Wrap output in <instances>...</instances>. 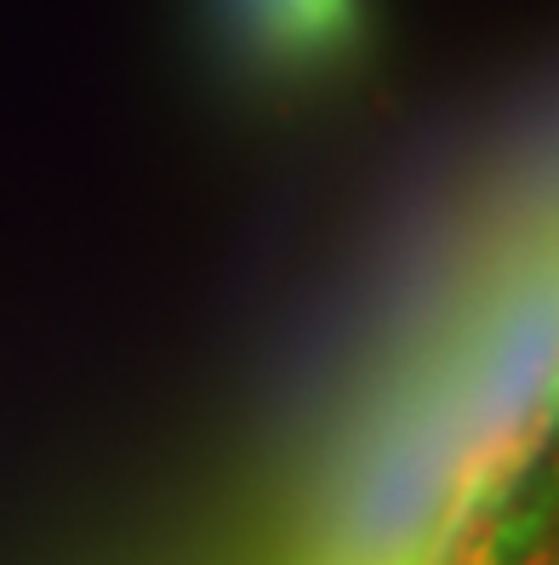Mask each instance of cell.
<instances>
[{
	"label": "cell",
	"mask_w": 559,
	"mask_h": 565,
	"mask_svg": "<svg viewBox=\"0 0 559 565\" xmlns=\"http://www.w3.org/2000/svg\"><path fill=\"white\" fill-rule=\"evenodd\" d=\"M223 46L269 86H325L372 52V0H212Z\"/></svg>",
	"instance_id": "obj_1"
},
{
	"label": "cell",
	"mask_w": 559,
	"mask_h": 565,
	"mask_svg": "<svg viewBox=\"0 0 559 565\" xmlns=\"http://www.w3.org/2000/svg\"><path fill=\"white\" fill-rule=\"evenodd\" d=\"M542 565H559V514H553V531H548V554H542Z\"/></svg>",
	"instance_id": "obj_3"
},
{
	"label": "cell",
	"mask_w": 559,
	"mask_h": 565,
	"mask_svg": "<svg viewBox=\"0 0 559 565\" xmlns=\"http://www.w3.org/2000/svg\"><path fill=\"white\" fill-rule=\"evenodd\" d=\"M553 514H559V457H548V469L537 462L531 480L474 531L451 565H542Z\"/></svg>",
	"instance_id": "obj_2"
}]
</instances>
